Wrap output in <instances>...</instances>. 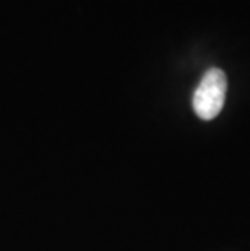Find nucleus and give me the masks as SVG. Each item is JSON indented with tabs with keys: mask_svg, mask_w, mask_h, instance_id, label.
<instances>
[{
	"mask_svg": "<svg viewBox=\"0 0 250 251\" xmlns=\"http://www.w3.org/2000/svg\"><path fill=\"white\" fill-rule=\"evenodd\" d=\"M226 73L220 68H210L194 93L192 105L195 114L201 120H213L220 115L226 100Z\"/></svg>",
	"mask_w": 250,
	"mask_h": 251,
	"instance_id": "nucleus-1",
	"label": "nucleus"
}]
</instances>
